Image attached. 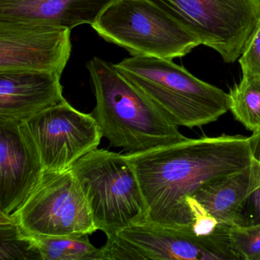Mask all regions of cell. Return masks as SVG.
<instances>
[{
	"label": "cell",
	"instance_id": "6da1fadb",
	"mask_svg": "<svg viewBox=\"0 0 260 260\" xmlns=\"http://www.w3.org/2000/svg\"><path fill=\"white\" fill-rule=\"evenodd\" d=\"M124 156L138 177L147 223L183 231L191 223L188 196L251 164L249 138L241 135L187 138Z\"/></svg>",
	"mask_w": 260,
	"mask_h": 260
},
{
	"label": "cell",
	"instance_id": "7a4b0ae2",
	"mask_svg": "<svg viewBox=\"0 0 260 260\" xmlns=\"http://www.w3.org/2000/svg\"><path fill=\"white\" fill-rule=\"evenodd\" d=\"M86 68L96 101L91 115L111 147L141 153L188 138L115 64L93 57Z\"/></svg>",
	"mask_w": 260,
	"mask_h": 260
},
{
	"label": "cell",
	"instance_id": "3957f363",
	"mask_svg": "<svg viewBox=\"0 0 260 260\" xmlns=\"http://www.w3.org/2000/svg\"><path fill=\"white\" fill-rule=\"evenodd\" d=\"M115 66L178 127H200L230 110L229 94L172 60L132 56Z\"/></svg>",
	"mask_w": 260,
	"mask_h": 260
},
{
	"label": "cell",
	"instance_id": "277c9868",
	"mask_svg": "<svg viewBox=\"0 0 260 260\" xmlns=\"http://www.w3.org/2000/svg\"><path fill=\"white\" fill-rule=\"evenodd\" d=\"M86 197L98 231L107 238L147 221V209L136 173L124 154L96 149L71 169Z\"/></svg>",
	"mask_w": 260,
	"mask_h": 260
},
{
	"label": "cell",
	"instance_id": "5b68a950",
	"mask_svg": "<svg viewBox=\"0 0 260 260\" xmlns=\"http://www.w3.org/2000/svg\"><path fill=\"white\" fill-rule=\"evenodd\" d=\"M92 28L132 56L173 60L201 45L194 35L147 0H115Z\"/></svg>",
	"mask_w": 260,
	"mask_h": 260
},
{
	"label": "cell",
	"instance_id": "8992f818",
	"mask_svg": "<svg viewBox=\"0 0 260 260\" xmlns=\"http://www.w3.org/2000/svg\"><path fill=\"white\" fill-rule=\"evenodd\" d=\"M217 51L225 63L241 56L260 19V0H147Z\"/></svg>",
	"mask_w": 260,
	"mask_h": 260
},
{
	"label": "cell",
	"instance_id": "52a82bcc",
	"mask_svg": "<svg viewBox=\"0 0 260 260\" xmlns=\"http://www.w3.org/2000/svg\"><path fill=\"white\" fill-rule=\"evenodd\" d=\"M12 216L31 237H69L98 231L86 197L71 170L44 172Z\"/></svg>",
	"mask_w": 260,
	"mask_h": 260
},
{
	"label": "cell",
	"instance_id": "ba28073f",
	"mask_svg": "<svg viewBox=\"0 0 260 260\" xmlns=\"http://www.w3.org/2000/svg\"><path fill=\"white\" fill-rule=\"evenodd\" d=\"M44 171L63 172L98 149L103 138L95 118L66 101L51 106L19 124Z\"/></svg>",
	"mask_w": 260,
	"mask_h": 260
},
{
	"label": "cell",
	"instance_id": "9c48e42d",
	"mask_svg": "<svg viewBox=\"0 0 260 260\" xmlns=\"http://www.w3.org/2000/svg\"><path fill=\"white\" fill-rule=\"evenodd\" d=\"M102 250L105 260H238L229 247L214 240L147 222L107 238Z\"/></svg>",
	"mask_w": 260,
	"mask_h": 260
},
{
	"label": "cell",
	"instance_id": "30bf717a",
	"mask_svg": "<svg viewBox=\"0 0 260 260\" xmlns=\"http://www.w3.org/2000/svg\"><path fill=\"white\" fill-rule=\"evenodd\" d=\"M68 28L0 21V71H36L62 76L71 57Z\"/></svg>",
	"mask_w": 260,
	"mask_h": 260
},
{
	"label": "cell",
	"instance_id": "8fae6325",
	"mask_svg": "<svg viewBox=\"0 0 260 260\" xmlns=\"http://www.w3.org/2000/svg\"><path fill=\"white\" fill-rule=\"evenodd\" d=\"M19 124L0 121V214L5 215L19 208L45 172Z\"/></svg>",
	"mask_w": 260,
	"mask_h": 260
},
{
	"label": "cell",
	"instance_id": "7c38bea8",
	"mask_svg": "<svg viewBox=\"0 0 260 260\" xmlns=\"http://www.w3.org/2000/svg\"><path fill=\"white\" fill-rule=\"evenodd\" d=\"M61 76L36 71H0V121L22 122L64 101Z\"/></svg>",
	"mask_w": 260,
	"mask_h": 260
},
{
	"label": "cell",
	"instance_id": "4fadbf2b",
	"mask_svg": "<svg viewBox=\"0 0 260 260\" xmlns=\"http://www.w3.org/2000/svg\"><path fill=\"white\" fill-rule=\"evenodd\" d=\"M115 0H0V21L33 22L71 30L92 26Z\"/></svg>",
	"mask_w": 260,
	"mask_h": 260
},
{
	"label": "cell",
	"instance_id": "5bb4252c",
	"mask_svg": "<svg viewBox=\"0 0 260 260\" xmlns=\"http://www.w3.org/2000/svg\"><path fill=\"white\" fill-rule=\"evenodd\" d=\"M250 188V166L201 188L194 197L222 224L246 226Z\"/></svg>",
	"mask_w": 260,
	"mask_h": 260
},
{
	"label": "cell",
	"instance_id": "9a60e30c",
	"mask_svg": "<svg viewBox=\"0 0 260 260\" xmlns=\"http://www.w3.org/2000/svg\"><path fill=\"white\" fill-rule=\"evenodd\" d=\"M31 237L40 251L42 260H105L102 248L95 247L89 242V234Z\"/></svg>",
	"mask_w": 260,
	"mask_h": 260
},
{
	"label": "cell",
	"instance_id": "2e32d148",
	"mask_svg": "<svg viewBox=\"0 0 260 260\" xmlns=\"http://www.w3.org/2000/svg\"><path fill=\"white\" fill-rule=\"evenodd\" d=\"M228 94L236 119L252 133L260 131V79L243 76Z\"/></svg>",
	"mask_w": 260,
	"mask_h": 260
},
{
	"label": "cell",
	"instance_id": "e0dca14e",
	"mask_svg": "<svg viewBox=\"0 0 260 260\" xmlns=\"http://www.w3.org/2000/svg\"><path fill=\"white\" fill-rule=\"evenodd\" d=\"M42 260L31 236L25 234L14 217L0 214V260Z\"/></svg>",
	"mask_w": 260,
	"mask_h": 260
},
{
	"label": "cell",
	"instance_id": "ac0fdd59",
	"mask_svg": "<svg viewBox=\"0 0 260 260\" xmlns=\"http://www.w3.org/2000/svg\"><path fill=\"white\" fill-rule=\"evenodd\" d=\"M186 201L191 214L188 231L198 237L210 239L231 249V228L220 223L194 196H188Z\"/></svg>",
	"mask_w": 260,
	"mask_h": 260
},
{
	"label": "cell",
	"instance_id": "d6986e66",
	"mask_svg": "<svg viewBox=\"0 0 260 260\" xmlns=\"http://www.w3.org/2000/svg\"><path fill=\"white\" fill-rule=\"evenodd\" d=\"M250 150V188L246 205L249 224L260 223V131L249 137Z\"/></svg>",
	"mask_w": 260,
	"mask_h": 260
},
{
	"label": "cell",
	"instance_id": "ffe728a7",
	"mask_svg": "<svg viewBox=\"0 0 260 260\" xmlns=\"http://www.w3.org/2000/svg\"><path fill=\"white\" fill-rule=\"evenodd\" d=\"M230 247L238 260H260V223L231 228Z\"/></svg>",
	"mask_w": 260,
	"mask_h": 260
},
{
	"label": "cell",
	"instance_id": "44dd1931",
	"mask_svg": "<svg viewBox=\"0 0 260 260\" xmlns=\"http://www.w3.org/2000/svg\"><path fill=\"white\" fill-rule=\"evenodd\" d=\"M239 63L243 76L260 79V19L246 42Z\"/></svg>",
	"mask_w": 260,
	"mask_h": 260
}]
</instances>
